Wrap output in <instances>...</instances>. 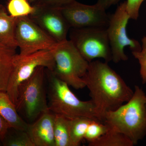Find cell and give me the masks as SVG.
<instances>
[{"mask_svg":"<svg viewBox=\"0 0 146 146\" xmlns=\"http://www.w3.org/2000/svg\"><path fill=\"white\" fill-rule=\"evenodd\" d=\"M29 2V3H32V2H33L34 3L35 1L36 0H27Z\"/></svg>","mask_w":146,"mask_h":146,"instance_id":"obj_27","label":"cell"},{"mask_svg":"<svg viewBox=\"0 0 146 146\" xmlns=\"http://www.w3.org/2000/svg\"><path fill=\"white\" fill-rule=\"evenodd\" d=\"M146 102L143 90L135 85L131 99L117 109L106 112L103 122L127 136L135 145L146 136Z\"/></svg>","mask_w":146,"mask_h":146,"instance_id":"obj_2","label":"cell"},{"mask_svg":"<svg viewBox=\"0 0 146 146\" xmlns=\"http://www.w3.org/2000/svg\"><path fill=\"white\" fill-rule=\"evenodd\" d=\"M10 127L4 119L0 115V141H4Z\"/></svg>","mask_w":146,"mask_h":146,"instance_id":"obj_25","label":"cell"},{"mask_svg":"<svg viewBox=\"0 0 146 146\" xmlns=\"http://www.w3.org/2000/svg\"><path fill=\"white\" fill-rule=\"evenodd\" d=\"M54 133L55 146H73L69 119L61 115H55Z\"/></svg>","mask_w":146,"mask_h":146,"instance_id":"obj_16","label":"cell"},{"mask_svg":"<svg viewBox=\"0 0 146 146\" xmlns=\"http://www.w3.org/2000/svg\"><path fill=\"white\" fill-rule=\"evenodd\" d=\"M15 36L21 55L52 50L58 44L29 16L17 18Z\"/></svg>","mask_w":146,"mask_h":146,"instance_id":"obj_9","label":"cell"},{"mask_svg":"<svg viewBox=\"0 0 146 146\" xmlns=\"http://www.w3.org/2000/svg\"><path fill=\"white\" fill-rule=\"evenodd\" d=\"M34 6L36 10L30 18L58 43L67 40L70 27L60 8Z\"/></svg>","mask_w":146,"mask_h":146,"instance_id":"obj_11","label":"cell"},{"mask_svg":"<svg viewBox=\"0 0 146 146\" xmlns=\"http://www.w3.org/2000/svg\"><path fill=\"white\" fill-rule=\"evenodd\" d=\"M60 9L72 28H106L109 24L110 16L106 10L97 3L93 5H87L74 0Z\"/></svg>","mask_w":146,"mask_h":146,"instance_id":"obj_10","label":"cell"},{"mask_svg":"<svg viewBox=\"0 0 146 146\" xmlns=\"http://www.w3.org/2000/svg\"><path fill=\"white\" fill-rule=\"evenodd\" d=\"M120 0H98L97 3L105 10L112 5H115L119 2Z\"/></svg>","mask_w":146,"mask_h":146,"instance_id":"obj_26","label":"cell"},{"mask_svg":"<svg viewBox=\"0 0 146 146\" xmlns=\"http://www.w3.org/2000/svg\"><path fill=\"white\" fill-rule=\"evenodd\" d=\"M17 131L18 133L16 135L11 136L5 141V146H35L27 131Z\"/></svg>","mask_w":146,"mask_h":146,"instance_id":"obj_21","label":"cell"},{"mask_svg":"<svg viewBox=\"0 0 146 146\" xmlns=\"http://www.w3.org/2000/svg\"><path fill=\"white\" fill-rule=\"evenodd\" d=\"M0 115L6 121L10 128L27 131L29 124L18 113L16 105L6 92L0 91Z\"/></svg>","mask_w":146,"mask_h":146,"instance_id":"obj_13","label":"cell"},{"mask_svg":"<svg viewBox=\"0 0 146 146\" xmlns=\"http://www.w3.org/2000/svg\"><path fill=\"white\" fill-rule=\"evenodd\" d=\"M16 19L0 5V44L15 49L18 48L15 36Z\"/></svg>","mask_w":146,"mask_h":146,"instance_id":"obj_14","label":"cell"},{"mask_svg":"<svg viewBox=\"0 0 146 146\" xmlns=\"http://www.w3.org/2000/svg\"><path fill=\"white\" fill-rule=\"evenodd\" d=\"M45 68L39 67L19 87L16 107L23 110L30 120H34L43 113L50 111L44 89Z\"/></svg>","mask_w":146,"mask_h":146,"instance_id":"obj_7","label":"cell"},{"mask_svg":"<svg viewBox=\"0 0 146 146\" xmlns=\"http://www.w3.org/2000/svg\"><path fill=\"white\" fill-rule=\"evenodd\" d=\"M70 37L80 54L89 63L97 58H102L107 63L112 60L106 28H72Z\"/></svg>","mask_w":146,"mask_h":146,"instance_id":"obj_6","label":"cell"},{"mask_svg":"<svg viewBox=\"0 0 146 146\" xmlns=\"http://www.w3.org/2000/svg\"><path fill=\"white\" fill-rule=\"evenodd\" d=\"M109 129V127L104 123L98 120H93L90 123L86 130L84 139L88 143L96 141Z\"/></svg>","mask_w":146,"mask_h":146,"instance_id":"obj_20","label":"cell"},{"mask_svg":"<svg viewBox=\"0 0 146 146\" xmlns=\"http://www.w3.org/2000/svg\"><path fill=\"white\" fill-rule=\"evenodd\" d=\"M93 120L95 119L84 117L70 119V133L73 146L80 145L89 125Z\"/></svg>","mask_w":146,"mask_h":146,"instance_id":"obj_18","label":"cell"},{"mask_svg":"<svg viewBox=\"0 0 146 146\" xmlns=\"http://www.w3.org/2000/svg\"></svg>","mask_w":146,"mask_h":146,"instance_id":"obj_28","label":"cell"},{"mask_svg":"<svg viewBox=\"0 0 146 146\" xmlns=\"http://www.w3.org/2000/svg\"><path fill=\"white\" fill-rule=\"evenodd\" d=\"M145 0H127L126 9L130 19L137 20L141 5Z\"/></svg>","mask_w":146,"mask_h":146,"instance_id":"obj_23","label":"cell"},{"mask_svg":"<svg viewBox=\"0 0 146 146\" xmlns=\"http://www.w3.org/2000/svg\"><path fill=\"white\" fill-rule=\"evenodd\" d=\"M16 49L0 44V91L6 92Z\"/></svg>","mask_w":146,"mask_h":146,"instance_id":"obj_15","label":"cell"},{"mask_svg":"<svg viewBox=\"0 0 146 146\" xmlns=\"http://www.w3.org/2000/svg\"><path fill=\"white\" fill-rule=\"evenodd\" d=\"M49 72L48 106L51 112L69 119L84 117L98 120L95 117L94 105L91 100L83 101L79 99L67 83L57 78L52 71Z\"/></svg>","mask_w":146,"mask_h":146,"instance_id":"obj_3","label":"cell"},{"mask_svg":"<svg viewBox=\"0 0 146 146\" xmlns=\"http://www.w3.org/2000/svg\"><path fill=\"white\" fill-rule=\"evenodd\" d=\"M7 10L10 16L18 18L31 16L35 12L36 7L31 5L27 0H9Z\"/></svg>","mask_w":146,"mask_h":146,"instance_id":"obj_19","label":"cell"},{"mask_svg":"<svg viewBox=\"0 0 146 146\" xmlns=\"http://www.w3.org/2000/svg\"><path fill=\"white\" fill-rule=\"evenodd\" d=\"M82 79L89 89L96 118L104 121L106 113L127 102L133 94L132 89L107 62H89Z\"/></svg>","mask_w":146,"mask_h":146,"instance_id":"obj_1","label":"cell"},{"mask_svg":"<svg viewBox=\"0 0 146 146\" xmlns=\"http://www.w3.org/2000/svg\"><path fill=\"white\" fill-rule=\"evenodd\" d=\"M89 146H133L132 141L124 134L110 128L96 141L88 143Z\"/></svg>","mask_w":146,"mask_h":146,"instance_id":"obj_17","label":"cell"},{"mask_svg":"<svg viewBox=\"0 0 146 146\" xmlns=\"http://www.w3.org/2000/svg\"><path fill=\"white\" fill-rule=\"evenodd\" d=\"M55 115L50 111L40 115L32 124H29L27 132L35 146H55L54 125Z\"/></svg>","mask_w":146,"mask_h":146,"instance_id":"obj_12","label":"cell"},{"mask_svg":"<svg viewBox=\"0 0 146 146\" xmlns=\"http://www.w3.org/2000/svg\"><path fill=\"white\" fill-rule=\"evenodd\" d=\"M129 19L126 1L121 3L115 13L110 16L106 30L112 52V60L115 63L128 59L124 52L125 47H129L131 52L141 49V45L139 42L128 36L126 28Z\"/></svg>","mask_w":146,"mask_h":146,"instance_id":"obj_8","label":"cell"},{"mask_svg":"<svg viewBox=\"0 0 146 146\" xmlns=\"http://www.w3.org/2000/svg\"><path fill=\"white\" fill-rule=\"evenodd\" d=\"M54 65L52 50L39 51L27 55L17 54L6 91L13 103L16 106L19 86L33 74L37 68L43 67L53 71Z\"/></svg>","mask_w":146,"mask_h":146,"instance_id":"obj_5","label":"cell"},{"mask_svg":"<svg viewBox=\"0 0 146 146\" xmlns=\"http://www.w3.org/2000/svg\"><path fill=\"white\" fill-rule=\"evenodd\" d=\"M52 52L55 65V75L76 90L83 89L86 85L82 79L89 66L70 40L58 43Z\"/></svg>","mask_w":146,"mask_h":146,"instance_id":"obj_4","label":"cell"},{"mask_svg":"<svg viewBox=\"0 0 146 146\" xmlns=\"http://www.w3.org/2000/svg\"><path fill=\"white\" fill-rule=\"evenodd\" d=\"M135 58L138 60L140 65V74L142 82L146 84V36L142 39L141 50L131 52Z\"/></svg>","mask_w":146,"mask_h":146,"instance_id":"obj_22","label":"cell"},{"mask_svg":"<svg viewBox=\"0 0 146 146\" xmlns=\"http://www.w3.org/2000/svg\"><path fill=\"white\" fill-rule=\"evenodd\" d=\"M74 0H36L34 5L43 7L60 8Z\"/></svg>","mask_w":146,"mask_h":146,"instance_id":"obj_24","label":"cell"}]
</instances>
